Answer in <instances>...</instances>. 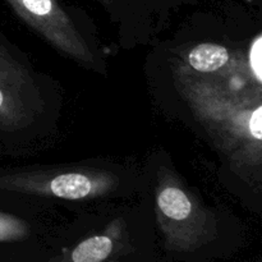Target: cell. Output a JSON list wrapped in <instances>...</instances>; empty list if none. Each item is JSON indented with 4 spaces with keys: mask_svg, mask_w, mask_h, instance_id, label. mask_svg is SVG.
<instances>
[{
    "mask_svg": "<svg viewBox=\"0 0 262 262\" xmlns=\"http://www.w3.org/2000/svg\"><path fill=\"white\" fill-rule=\"evenodd\" d=\"M31 27L50 41L56 49L76 60L94 63L91 50L81 37L71 18L58 0H7Z\"/></svg>",
    "mask_w": 262,
    "mask_h": 262,
    "instance_id": "1",
    "label": "cell"
},
{
    "mask_svg": "<svg viewBox=\"0 0 262 262\" xmlns=\"http://www.w3.org/2000/svg\"><path fill=\"white\" fill-rule=\"evenodd\" d=\"M100 182L81 173H67L55 177L49 183L48 192L66 200H82L97 193Z\"/></svg>",
    "mask_w": 262,
    "mask_h": 262,
    "instance_id": "2",
    "label": "cell"
},
{
    "mask_svg": "<svg viewBox=\"0 0 262 262\" xmlns=\"http://www.w3.org/2000/svg\"><path fill=\"white\" fill-rule=\"evenodd\" d=\"M229 60V53L227 49L216 43H201L192 49L188 55L189 66L197 72L217 71L223 68Z\"/></svg>",
    "mask_w": 262,
    "mask_h": 262,
    "instance_id": "3",
    "label": "cell"
},
{
    "mask_svg": "<svg viewBox=\"0 0 262 262\" xmlns=\"http://www.w3.org/2000/svg\"><path fill=\"white\" fill-rule=\"evenodd\" d=\"M159 209L166 217L176 222L187 219L192 212V202L178 187H166L158 196Z\"/></svg>",
    "mask_w": 262,
    "mask_h": 262,
    "instance_id": "4",
    "label": "cell"
},
{
    "mask_svg": "<svg viewBox=\"0 0 262 262\" xmlns=\"http://www.w3.org/2000/svg\"><path fill=\"white\" fill-rule=\"evenodd\" d=\"M113 251V242L104 235L89 238L73 250L71 260L74 262H101L106 260Z\"/></svg>",
    "mask_w": 262,
    "mask_h": 262,
    "instance_id": "5",
    "label": "cell"
},
{
    "mask_svg": "<svg viewBox=\"0 0 262 262\" xmlns=\"http://www.w3.org/2000/svg\"><path fill=\"white\" fill-rule=\"evenodd\" d=\"M27 234V225L20 220L0 214V241L18 239Z\"/></svg>",
    "mask_w": 262,
    "mask_h": 262,
    "instance_id": "6",
    "label": "cell"
},
{
    "mask_svg": "<svg viewBox=\"0 0 262 262\" xmlns=\"http://www.w3.org/2000/svg\"><path fill=\"white\" fill-rule=\"evenodd\" d=\"M250 66L257 82L262 81V36H257L251 46Z\"/></svg>",
    "mask_w": 262,
    "mask_h": 262,
    "instance_id": "7",
    "label": "cell"
},
{
    "mask_svg": "<svg viewBox=\"0 0 262 262\" xmlns=\"http://www.w3.org/2000/svg\"><path fill=\"white\" fill-rule=\"evenodd\" d=\"M248 133L257 142H260L262 140V107L260 105L250 114V119H248Z\"/></svg>",
    "mask_w": 262,
    "mask_h": 262,
    "instance_id": "8",
    "label": "cell"
},
{
    "mask_svg": "<svg viewBox=\"0 0 262 262\" xmlns=\"http://www.w3.org/2000/svg\"><path fill=\"white\" fill-rule=\"evenodd\" d=\"M102 2H104V3H106V4H109V3H112L113 0H102Z\"/></svg>",
    "mask_w": 262,
    "mask_h": 262,
    "instance_id": "9",
    "label": "cell"
}]
</instances>
